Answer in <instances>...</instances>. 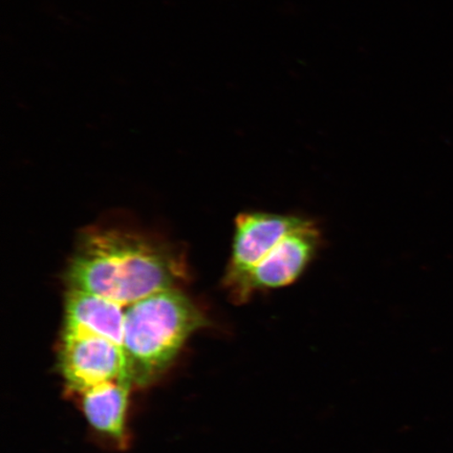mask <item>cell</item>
<instances>
[{
	"label": "cell",
	"instance_id": "6da1fadb",
	"mask_svg": "<svg viewBox=\"0 0 453 453\" xmlns=\"http://www.w3.org/2000/svg\"><path fill=\"white\" fill-rule=\"evenodd\" d=\"M183 267L165 246L141 235L98 230L85 235L67 269L69 290L127 307L175 287Z\"/></svg>",
	"mask_w": 453,
	"mask_h": 453
},
{
	"label": "cell",
	"instance_id": "7a4b0ae2",
	"mask_svg": "<svg viewBox=\"0 0 453 453\" xmlns=\"http://www.w3.org/2000/svg\"><path fill=\"white\" fill-rule=\"evenodd\" d=\"M209 325L177 288H166L127 305L123 349L130 380L145 387L166 370L192 334Z\"/></svg>",
	"mask_w": 453,
	"mask_h": 453
},
{
	"label": "cell",
	"instance_id": "3957f363",
	"mask_svg": "<svg viewBox=\"0 0 453 453\" xmlns=\"http://www.w3.org/2000/svg\"><path fill=\"white\" fill-rule=\"evenodd\" d=\"M59 368L67 388L79 395L102 383L130 380L123 347L88 333L62 331Z\"/></svg>",
	"mask_w": 453,
	"mask_h": 453
},
{
	"label": "cell",
	"instance_id": "277c9868",
	"mask_svg": "<svg viewBox=\"0 0 453 453\" xmlns=\"http://www.w3.org/2000/svg\"><path fill=\"white\" fill-rule=\"evenodd\" d=\"M322 246V234L313 220L302 219L249 275L242 303L254 294L293 285L316 258Z\"/></svg>",
	"mask_w": 453,
	"mask_h": 453
},
{
	"label": "cell",
	"instance_id": "5b68a950",
	"mask_svg": "<svg viewBox=\"0 0 453 453\" xmlns=\"http://www.w3.org/2000/svg\"><path fill=\"white\" fill-rule=\"evenodd\" d=\"M303 218L265 211L243 212L236 218L234 245L225 276V287L237 303H242L249 275Z\"/></svg>",
	"mask_w": 453,
	"mask_h": 453
},
{
	"label": "cell",
	"instance_id": "8992f818",
	"mask_svg": "<svg viewBox=\"0 0 453 453\" xmlns=\"http://www.w3.org/2000/svg\"><path fill=\"white\" fill-rule=\"evenodd\" d=\"M124 308L93 294L69 290L64 331L93 334L123 347Z\"/></svg>",
	"mask_w": 453,
	"mask_h": 453
},
{
	"label": "cell",
	"instance_id": "52a82bcc",
	"mask_svg": "<svg viewBox=\"0 0 453 453\" xmlns=\"http://www.w3.org/2000/svg\"><path fill=\"white\" fill-rule=\"evenodd\" d=\"M132 384L129 379H121L99 384L81 394L84 415L99 433L116 440L124 439Z\"/></svg>",
	"mask_w": 453,
	"mask_h": 453
}]
</instances>
